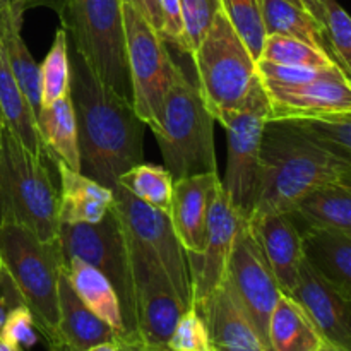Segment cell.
Listing matches in <instances>:
<instances>
[{
    "mask_svg": "<svg viewBox=\"0 0 351 351\" xmlns=\"http://www.w3.org/2000/svg\"><path fill=\"white\" fill-rule=\"evenodd\" d=\"M69 60L81 173L113 191L120 175L143 163L144 123L132 105L103 84L71 45Z\"/></svg>",
    "mask_w": 351,
    "mask_h": 351,
    "instance_id": "obj_1",
    "label": "cell"
},
{
    "mask_svg": "<svg viewBox=\"0 0 351 351\" xmlns=\"http://www.w3.org/2000/svg\"><path fill=\"white\" fill-rule=\"evenodd\" d=\"M331 184L351 185V161L322 149L291 120H266L259 191L250 218L288 213L305 194Z\"/></svg>",
    "mask_w": 351,
    "mask_h": 351,
    "instance_id": "obj_2",
    "label": "cell"
},
{
    "mask_svg": "<svg viewBox=\"0 0 351 351\" xmlns=\"http://www.w3.org/2000/svg\"><path fill=\"white\" fill-rule=\"evenodd\" d=\"M197 89L213 119L223 112L269 108L256 58L221 9L192 55Z\"/></svg>",
    "mask_w": 351,
    "mask_h": 351,
    "instance_id": "obj_3",
    "label": "cell"
},
{
    "mask_svg": "<svg viewBox=\"0 0 351 351\" xmlns=\"http://www.w3.org/2000/svg\"><path fill=\"white\" fill-rule=\"evenodd\" d=\"M0 221L29 228L43 242L58 237V187L45 154L27 149L0 122Z\"/></svg>",
    "mask_w": 351,
    "mask_h": 351,
    "instance_id": "obj_4",
    "label": "cell"
},
{
    "mask_svg": "<svg viewBox=\"0 0 351 351\" xmlns=\"http://www.w3.org/2000/svg\"><path fill=\"white\" fill-rule=\"evenodd\" d=\"M0 264L12 278L51 351L57 343L58 280L65 267L58 237L43 242L26 226L0 221Z\"/></svg>",
    "mask_w": 351,
    "mask_h": 351,
    "instance_id": "obj_5",
    "label": "cell"
},
{
    "mask_svg": "<svg viewBox=\"0 0 351 351\" xmlns=\"http://www.w3.org/2000/svg\"><path fill=\"white\" fill-rule=\"evenodd\" d=\"M153 134L173 180L218 171L215 119L180 65L175 67Z\"/></svg>",
    "mask_w": 351,
    "mask_h": 351,
    "instance_id": "obj_6",
    "label": "cell"
},
{
    "mask_svg": "<svg viewBox=\"0 0 351 351\" xmlns=\"http://www.w3.org/2000/svg\"><path fill=\"white\" fill-rule=\"evenodd\" d=\"M60 26L96 77L132 105L122 0H65Z\"/></svg>",
    "mask_w": 351,
    "mask_h": 351,
    "instance_id": "obj_7",
    "label": "cell"
},
{
    "mask_svg": "<svg viewBox=\"0 0 351 351\" xmlns=\"http://www.w3.org/2000/svg\"><path fill=\"white\" fill-rule=\"evenodd\" d=\"M123 33L132 108L144 125L156 130L177 64L160 33L129 3H123Z\"/></svg>",
    "mask_w": 351,
    "mask_h": 351,
    "instance_id": "obj_8",
    "label": "cell"
},
{
    "mask_svg": "<svg viewBox=\"0 0 351 351\" xmlns=\"http://www.w3.org/2000/svg\"><path fill=\"white\" fill-rule=\"evenodd\" d=\"M58 242L65 263L71 257H79L96 267L103 276L108 278L119 297L123 324H125V336H134L132 274H130L125 235L115 211L110 208L98 223L60 225Z\"/></svg>",
    "mask_w": 351,
    "mask_h": 351,
    "instance_id": "obj_9",
    "label": "cell"
},
{
    "mask_svg": "<svg viewBox=\"0 0 351 351\" xmlns=\"http://www.w3.org/2000/svg\"><path fill=\"white\" fill-rule=\"evenodd\" d=\"M123 235L132 274L134 336L147 346H163L187 308L153 254L125 230Z\"/></svg>",
    "mask_w": 351,
    "mask_h": 351,
    "instance_id": "obj_10",
    "label": "cell"
},
{
    "mask_svg": "<svg viewBox=\"0 0 351 351\" xmlns=\"http://www.w3.org/2000/svg\"><path fill=\"white\" fill-rule=\"evenodd\" d=\"M112 209L119 216L122 228L139 240L160 263L184 307H192L187 254L178 242L167 213L151 208L149 204L130 195L120 185L113 189Z\"/></svg>",
    "mask_w": 351,
    "mask_h": 351,
    "instance_id": "obj_11",
    "label": "cell"
},
{
    "mask_svg": "<svg viewBox=\"0 0 351 351\" xmlns=\"http://www.w3.org/2000/svg\"><path fill=\"white\" fill-rule=\"evenodd\" d=\"M269 108H250L223 112L216 119L226 130V158L225 191L230 204L243 219H249L254 211L259 191L261 173V139Z\"/></svg>",
    "mask_w": 351,
    "mask_h": 351,
    "instance_id": "obj_12",
    "label": "cell"
},
{
    "mask_svg": "<svg viewBox=\"0 0 351 351\" xmlns=\"http://www.w3.org/2000/svg\"><path fill=\"white\" fill-rule=\"evenodd\" d=\"M223 283L269 351L267 322L281 290L245 223L235 237Z\"/></svg>",
    "mask_w": 351,
    "mask_h": 351,
    "instance_id": "obj_13",
    "label": "cell"
},
{
    "mask_svg": "<svg viewBox=\"0 0 351 351\" xmlns=\"http://www.w3.org/2000/svg\"><path fill=\"white\" fill-rule=\"evenodd\" d=\"M245 219L233 209L219 185L209 204L204 247L199 254H187L192 287V307H201L223 285L237 233Z\"/></svg>",
    "mask_w": 351,
    "mask_h": 351,
    "instance_id": "obj_14",
    "label": "cell"
},
{
    "mask_svg": "<svg viewBox=\"0 0 351 351\" xmlns=\"http://www.w3.org/2000/svg\"><path fill=\"white\" fill-rule=\"evenodd\" d=\"M263 88L269 103V119L293 120L351 113V84L343 71L304 84H263Z\"/></svg>",
    "mask_w": 351,
    "mask_h": 351,
    "instance_id": "obj_15",
    "label": "cell"
},
{
    "mask_svg": "<svg viewBox=\"0 0 351 351\" xmlns=\"http://www.w3.org/2000/svg\"><path fill=\"white\" fill-rule=\"evenodd\" d=\"M288 297L305 312L326 343L351 351V297L315 273L305 261Z\"/></svg>",
    "mask_w": 351,
    "mask_h": 351,
    "instance_id": "obj_16",
    "label": "cell"
},
{
    "mask_svg": "<svg viewBox=\"0 0 351 351\" xmlns=\"http://www.w3.org/2000/svg\"><path fill=\"white\" fill-rule=\"evenodd\" d=\"M281 293L290 295L304 263L302 233L288 213H267L245 221Z\"/></svg>",
    "mask_w": 351,
    "mask_h": 351,
    "instance_id": "obj_17",
    "label": "cell"
},
{
    "mask_svg": "<svg viewBox=\"0 0 351 351\" xmlns=\"http://www.w3.org/2000/svg\"><path fill=\"white\" fill-rule=\"evenodd\" d=\"M219 185L218 171L173 180L168 218L185 254H199L204 247L209 204Z\"/></svg>",
    "mask_w": 351,
    "mask_h": 351,
    "instance_id": "obj_18",
    "label": "cell"
},
{
    "mask_svg": "<svg viewBox=\"0 0 351 351\" xmlns=\"http://www.w3.org/2000/svg\"><path fill=\"white\" fill-rule=\"evenodd\" d=\"M117 339L119 335L75 295L64 267L58 280L57 343L51 351H86Z\"/></svg>",
    "mask_w": 351,
    "mask_h": 351,
    "instance_id": "obj_19",
    "label": "cell"
},
{
    "mask_svg": "<svg viewBox=\"0 0 351 351\" xmlns=\"http://www.w3.org/2000/svg\"><path fill=\"white\" fill-rule=\"evenodd\" d=\"M197 312L208 329L211 351H267L225 283Z\"/></svg>",
    "mask_w": 351,
    "mask_h": 351,
    "instance_id": "obj_20",
    "label": "cell"
},
{
    "mask_svg": "<svg viewBox=\"0 0 351 351\" xmlns=\"http://www.w3.org/2000/svg\"><path fill=\"white\" fill-rule=\"evenodd\" d=\"M57 163L60 175L58 187V219L60 225L98 223L108 213L113 202V191L99 182Z\"/></svg>",
    "mask_w": 351,
    "mask_h": 351,
    "instance_id": "obj_21",
    "label": "cell"
},
{
    "mask_svg": "<svg viewBox=\"0 0 351 351\" xmlns=\"http://www.w3.org/2000/svg\"><path fill=\"white\" fill-rule=\"evenodd\" d=\"M304 261L351 297V233L338 230H305L302 232Z\"/></svg>",
    "mask_w": 351,
    "mask_h": 351,
    "instance_id": "obj_22",
    "label": "cell"
},
{
    "mask_svg": "<svg viewBox=\"0 0 351 351\" xmlns=\"http://www.w3.org/2000/svg\"><path fill=\"white\" fill-rule=\"evenodd\" d=\"M297 228L338 230L351 233V185L331 184L314 189L288 211Z\"/></svg>",
    "mask_w": 351,
    "mask_h": 351,
    "instance_id": "obj_23",
    "label": "cell"
},
{
    "mask_svg": "<svg viewBox=\"0 0 351 351\" xmlns=\"http://www.w3.org/2000/svg\"><path fill=\"white\" fill-rule=\"evenodd\" d=\"M36 125L47 154L74 171H81L77 123L71 93L41 106L36 113Z\"/></svg>",
    "mask_w": 351,
    "mask_h": 351,
    "instance_id": "obj_24",
    "label": "cell"
},
{
    "mask_svg": "<svg viewBox=\"0 0 351 351\" xmlns=\"http://www.w3.org/2000/svg\"><path fill=\"white\" fill-rule=\"evenodd\" d=\"M65 274L82 304L95 312L101 321H105L119 338L125 336V324H123L122 308H120L119 297L115 288L103 276L96 267L84 263L79 257H71L65 263Z\"/></svg>",
    "mask_w": 351,
    "mask_h": 351,
    "instance_id": "obj_25",
    "label": "cell"
},
{
    "mask_svg": "<svg viewBox=\"0 0 351 351\" xmlns=\"http://www.w3.org/2000/svg\"><path fill=\"white\" fill-rule=\"evenodd\" d=\"M322 341L305 312L281 293L267 322L269 351H317Z\"/></svg>",
    "mask_w": 351,
    "mask_h": 351,
    "instance_id": "obj_26",
    "label": "cell"
},
{
    "mask_svg": "<svg viewBox=\"0 0 351 351\" xmlns=\"http://www.w3.org/2000/svg\"><path fill=\"white\" fill-rule=\"evenodd\" d=\"M21 27H23V17L16 16L12 10L0 17V45L17 86L26 96L34 113H38V110L41 108L40 64H36L26 41L23 40Z\"/></svg>",
    "mask_w": 351,
    "mask_h": 351,
    "instance_id": "obj_27",
    "label": "cell"
},
{
    "mask_svg": "<svg viewBox=\"0 0 351 351\" xmlns=\"http://www.w3.org/2000/svg\"><path fill=\"white\" fill-rule=\"evenodd\" d=\"M0 122L33 153L48 156L36 125V113L17 86L0 45Z\"/></svg>",
    "mask_w": 351,
    "mask_h": 351,
    "instance_id": "obj_28",
    "label": "cell"
},
{
    "mask_svg": "<svg viewBox=\"0 0 351 351\" xmlns=\"http://www.w3.org/2000/svg\"><path fill=\"white\" fill-rule=\"evenodd\" d=\"M264 33L295 38L329 53L324 26L311 12L288 0H257Z\"/></svg>",
    "mask_w": 351,
    "mask_h": 351,
    "instance_id": "obj_29",
    "label": "cell"
},
{
    "mask_svg": "<svg viewBox=\"0 0 351 351\" xmlns=\"http://www.w3.org/2000/svg\"><path fill=\"white\" fill-rule=\"evenodd\" d=\"M130 195L146 202L151 208L163 213H170L171 194H173V178L168 170L160 165L139 163L120 175L119 184Z\"/></svg>",
    "mask_w": 351,
    "mask_h": 351,
    "instance_id": "obj_30",
    "label": "cell"
},
{
    "mask_svg": "<svg viewBox=\"0 0 351 351\" xmlns=\"http://www.w3.org/2000/svg\"><path fill=\"white\" fill-rule=\"evenodd\" d=\"M257 60H266L278 65L290 67H314L326 69L338 65L331 53L319 48L311 47L295 38L281 36V34H266Z\"/></svg>",
    "mask_w": 351,
    "mask_h": 351,
    "instance_id": "obj_31",
    "label": "cell"
},
{
    "mask_svg": "<svg viewBox=\"0 0 351 351\" xmlns=\"http://www.w3.org/2000/svg\"><path fill=\"white\" fill-rule=\"evenodd\" d=\"M291 122L322 149L351 161V113L293 119Z\"/></svg>",
    "mask_w": 351,
    "mask_h": 351,
    "instance_id": "obj_32",
    "label": "cell"
},
{
    "mask_svg": "<svg viewBox=\"0 0 351 351\" xmlns=\"http://www.w3.org/2000/svg\"><path fill=\"white\" fill-rule=\"evenodd\" d=\"M41 106H48L55 99L69 93L71 86V60H69V40L64 27L55 31L53 43L40 65Z\"/></svg>",
    "mask_w": 351,
    "mask_h": 351,
    "instance_id": "obj_33",
    "label": "cell"
},
{
    "mask_svg": "<svg viewBox=\"0 0 351 351\" xmlns=\"http://www.w3.org/2000/svg\"><path fill=\"white\" fill-rule=\"evenodd\" d=\"M219 7L257 60L266 38L257 0H219Z\"/></svg>",
    "mask_w": 351,
    "mask_h": 351,
    "instance_id": "obj_34",
    "label": "cell"
},
{
    "mask_svg": "<svg viewBox=\"0 0 351 351\" xmlns=\"http://www.w3.org/2000/svg\"><path fill=\"white\" fill-rule=\"evenodd\" d=\"M324 33L332 58L350 77L351 72V19L336 0H322Z\"/></svg>",
    "mask_w": 351,
    "mask_h": 351,
    "instance_id": "obj_35",
    "label": "cell"
},
{
    "mask_svg": "<svg viewBox=\"0 0 351 351\" xmlns=\"http://www.w3.org/2000/svg\"><path fill=\"white\" fill-rule=\"evenodd\" d=\"M182 24L187 53L194 55L201 41L204 40L213 19L219 7V0H180Z\"/></svg>",
    "mask_w": 351,
    "mask_h": 351,
    "instance_id": "obj_36",
    "label": "cell"
},
{
    "mask_svg": "<svg viewBox=\"0 0 351 351\" xmlns=\"http://www.w3.org/2000/svg\"><path fill=\"white\" fill-rule=\"evenodd\" d=\"M167 346L171 351H211L208 329L197 308L189 307L182 312Z\"/></svg>",
    "mask_w": 351,
    "mask_h": 351,
    "instance_id": "obj_37",
    "label": "cell"
},
{
    "mask_svg": "<svg viewBox=\"0 0 351 351\" xmlns=\"http://www.w3.org/2000/svg\"><path fill=\"white\" fill-rule=\"evenodd\" d=\"M0 339L7 345L16 348H31L38 343V329L34 324V317L26 305H17L7 314L2 328H0Z\"/></svg>",
    "mask_w": 351,
    "mask_h": 351,
    "instance_id": "obj_38",
    "label": "cell"
},
{
    "mask_svg": "<svg viewBox=\"0 0 351 351\" xmlns=\"http://www.w3.org/2000/svg\"><path fill=\"white\" fill-rule=\"evenodd\" d=\"M160 36L163 38L167 45H173L182 53H187L184 38V24H182L180 0H160Z\"/></svg>",
    "mask_w": 351,
    "mask_h": 351,
    "instance_id": "obj_39",
    "label": "cell"
},
{
    "mask_svg": "<svg viewBox=\"0 0 351 351\" xmlns=\"http://www.w3.org/2000/svg\"><path fill=\"white\" fill-rule=\"evenodd\" d=\"M23 304V297H21L19 290H17L16 285H14L12 278L9 276L5 267L0 264V328H2L7 314H9L14 307Z\"/></svg>",
    "mask_w": 351,
    "mask_h": 351,
    "instance_id": "obj_40",
    "label": "cell"
},
{
    "mask_svg": "<svg viewBox=\"0 0 351 351\" xmlns=\"http://www.w3.org/2000/svg\"><path fill=\"white\" fill-rule=\"evenodd\" d=\"M9 5L10 10L19 17H23L26 10L36 9V7H47V9H51L60 16L65 0H9Z\"/></svg>",
    "mask_w": 351,
    "mask_h": 351,
    "instance_id": "obj_41",
    "label": "cell"
},
{
    "mask_svg": "<svg viewBox=\"0 0 351 351\" xmlns=\"http://www.w3.org/2000/svg\"><path fill=\"white\" fill-rule=\"evenodd\" d=\"M123 3H129L134 9L139 10L151 26L160 33L161 27V14H160V0H122Z\"/></svg>",
    "mask_w": 351,
    "mask_h": 351,
    "instance_id": "obj_42",
    "label": "cell"
},
{
    "mask_svg": "<svg viewBox=\"0 0 351 351\" xmlns=\"http://www.w3.org/2000/svg\"><path fill=\"white\" fill-rule=\"evenodd\" d=\"M117 351H151L149 346L144 345L137 336H125L119 338L115 343Z\"/></svg>",
    "mask_w": 351,
    "mask_h": 351,
    "instance_id": "obj_43",
    "label": "cell"
},
{
    "mask_svg": "<svg viewBox=\"0 0 351 351\" xmlns=\"http://www.w3.org/2000/svg\"><path fill=\"white\" fill-rule=\"evenodd\" d=\"M302 3H304L305 10L311 12L324 26V5H322V0H302Z\"/></svg>",
    "mask_w": 351,
    "mask_h": 351,
    "instance_id": "obj_44",
    "label": "cell"
},
{
    "mask_svg": "<svg viewBox=\"0 0 351 351\" xmlns=\"http://www.w3.org/2000/svg\"><path fill=\"white\" fill-rule=\"evenodd\" d=\"M117 343V341H115ZM115 343H103V345L93 346V348L86 350V351H117Z\"/></svg>",
    "mask_w": 351,
    "mask_h": 351,
    "instance_id": "obj_45",
    "label": "cell"
},
{
    "mask_svg": "<svg viewBox=\"0 0 351 351\" xmlns=\"http://www.w3.org/2000/svg\"><path fill=\"white\" fill-rule=\"evenodd\" d=\"M317 351H346V350H343V348H338V346L331 345V343H326V341H322L321 348H319Z\"/></svg>",
    "mask_w": 351,
    "mask_h": 351,
    "instance_id": "obj_46",
    "label": "cell"
},
{
    "mask_svg": "<svg viewBox=\"0 0 351 351\" xmlns=\"http://www.w3.org/2000/svg\"><path fill=\"white\" fill-rule=\"evenodd\" d=\"M7 12H10L9 0H0V17H3V16H5Z\"/></svg>",
    "mask_w": 351,
    "mask_h": 351,
    "instance_id": "obj_47",
    "label": "cell"
},
{
    "mask_svg": "<svg viewBox=\"0 0 351 351\" xmlns=\"http://www.w3.org/2000/svg\"><path fill=\"white\" fill-rule=\"evenodd\" d=\"M0 351H24V350L23 348H16V346L7 345L5 341H2V339H0Z\"/></svg>",
    "mask_w": 351,
    "mask_h": 351,
    "instance_id": "obj_48",
    "label": "cell"
}]
</instances>
